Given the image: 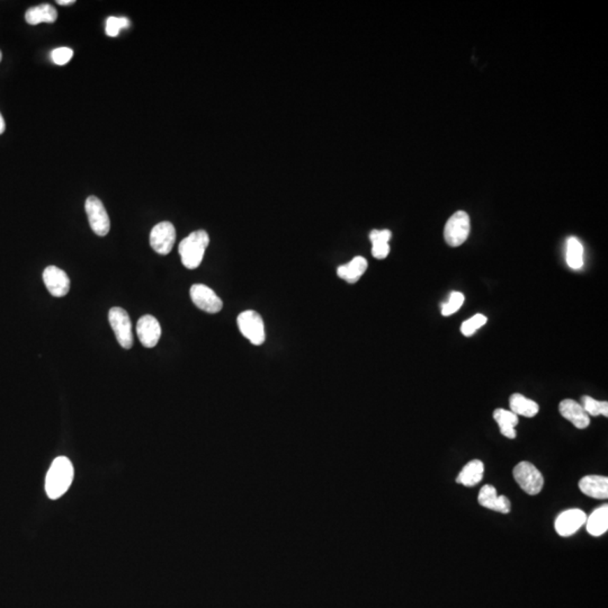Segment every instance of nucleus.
Listing matches in <instances>:
<instances>
[{"label":"nucleus","instance_id":"ddd939ff","mask_svg":"<svg viewBox=\"0 0 608 608\" xmlns=\"http://www.w3.org/2000/svg\"><path fill=\"white\" fill-rule=\"evenodd\" d=\"M479 504L488 509L495 510L501 514H508L512 508L509 499L505 495H498L495 486L486 484L482 486L479 493Z\"/></svg>","mask_w":608,"mask_h":608},{"label":"nucleus","instance_id":"20e7f679","mask_svg":"<svg viewBox=\"0 0 608 608\" xmlns=\"http://www.w3.org/2000/svg\"><path fill=\"white\" fill-rule=\"evenodd\" d=\"M470 229H471V224L468 213L464 211L455 212L446 222L445 229H444L446 243L451 247L461 246L469 237Z\"/></svg>","mask_w":608,"mask_h":608},{"label":"nucleus","instance_id":"f3484780","mask_svg":"<svg viewBox=\"0 0 608 608\" xmlns=\"http://www.w3.org/2000/svg\"><path fill=\"white\" fill-rule=\"evenodd\" d=\"M484 464L480 460H473L464 466L456 482L464 486H475L484 479Z\"/></svg>","mask_w":608,"mask_h":608},{"label":"nucleus","instance_id":"f03ea898","mask_svg":"<svg viewBox=\"0 0 608 608\" xmlns=\"http://www.w3.org/2000/svg\"><path fill=\"white\" fill-rule=\"evenodd\" d=\"M209 243V235L204 230L191 232L189 237L182 239L178 247L182 265L189 270L200 266Z\"/></svg>","mask_w":608,"mask_h":608},{"label":"nucleus","instance_id":"4be33fe9","mask_svg":"<svg viewBox=\"0 0 608 608\" xmlns=\"http://www.w3.org/2000/svg\"><path fill=\"white\" fill-rule=\"evenodd\" d=\"M390 230H373L370 233V240L372 243V255L377 259H384L390 254L389 241L391 239Z\"/></svg>","mask_w":608,"mask_h":608},{"label":"nucleus","instance_id":"6e6552de","mask_svg":"<svg viewBox=\"0 0 608 608\" xmlns=\"http://www.w3.org/2000/svg\"><path fill=\"white\" fill-rule=\"evenodd\" d=\"M176 241V229L174 224L164 221L154 226L150 233V245L159 255H168Z\"/></svg>","mask_w":608,"mask_h":608},{"label":"nucleus","instance_id":"a211bd4d","mask_svg":"<svg viewBox=\"0 0 608 608\" xmlns=\"http://www.w3.org/2000/svg\"><path fill=\"white\" fill-rule=\"evenodd\" d=\"M493 419L498 424L501 434L505 437L514 440L516 438V426L519 425V416L514 412L505 409H495L493 412Z\"/></svg>","mask_w":608,"mask_h":608},{"label":"nucleus","instance_id":"39448f33","mask_svg":"<svg viewBox=\"0 0 608 608\" xmlns=\"http://www.w3.org/2000/svg\"><path fill=\"white\" fill-rule=\"evenodd\" d=\"M108 321L119 344L125 349H130L133 346V333L129 313L122 307H112L108 312Z\"/></svg>","mask_w":608,"mask_h":608},{"label":"nucleus","instance_id":"0eeeda50","mask_svg":"<svg viewBox=\"0 0 608 608\" xmlns=\"http://www.w3.org/2000/svg\"><path fill=\"white\" fill-rule=\"evenodd\" d=\"M85 210L87 213L90 228L96 235L99 237L108 235L110 228V217L99 197H88L85 203Z\"/></svg>","mask_w":608,"mask_h":608},{"label":"nucleus","instance_id":"4468645a","mask_svg":"<svg viewBox=\"0 0 608 608\" xmlns=\"http://www.w3.org/2000/svg\"><path fill=\"white\" fill-rule=\"evenodd\" d=\"M560 414L562 417L569 420L578 429L587 428L591 424V418L580 403L574 400L565 399L559 405Z\"/></svg>","mask_w":608,"mask_h":608},{"label":"nucleus","instance_id":"f8f14e48","mask_svg":"<svg viewBox=\"0 0 608 608\" xmlns=\"http://www.w3.org/2000/svg\"><path fill=\"white\" fill-rule=\"evenodd\" d=\"M136 333H138L140 342L145 347H154L161 337V327H160L159 321L150 314L141 317L136 324Z\"/></svg>","mask_w":608,"mask_h":608},{"label":"nucleus","instance_id":"a878e982","mask_svg":"<svg viewBox=\"0 0 608 608\" xmlns=\"http://www.w3.org/2000/svg\"><path fill=\"white\" fill-rule=\"evenodd\" d=\"M131 22L126 17H114L110 16L106 20V35L110 38H115L120 34L121 29L130 27Z\"/></svg>","mask_w":608,"mask_h":608},{"label":"nucleus","instance_id":"9d476101","mask_svg":"<svg viewBox=\"0 0 608 608\" xmlns=\"http://www.w3.org/2000/svg\"><path fill=\"white\" fill-rule=\"evenodd\" d=\"M587 521V515L581 509H569L560 514L556 519V533L563 537L574 535Z\"/></svg>","mask_w":608,"mask_h":608},{"label":"nucleus","instance_id":"7ed1b4c3","mask_svg":"<svg viewBox=\"0 0 608 608\" xmlns=\"http://www.w3.org/2000/svg\"><path fill=\"white\" fill-rule=\"evenodd\" d=\"M514 478L527 495H539L543 489L544 479L535 465L530 462H521L514 468Z\"/></svg>","mask_w":608,"mask_h":608},{"label":"nucleus","instance_id":"9b49d317","mask_svg":"<svg viewBox=\"0 0 608 608\" xmlns=\"http://www.w3.org/2000/svg\"><path fill=\"white\" fill-rule=\"evenodd\" d=\"M43 281L50 294L55 298H62L69 293V276L59 267L48 266L43 272Z\"/></svg>","mask_w":608,"mask_h":608},{"label":"nucleus","instance_id":"f257e3e1","mask_svg":"<svg viewBox=\"0 0 608 608\" xmlns=\"http://www.w3.org/2000/svg\"><path fill=\"white\" fill-rule=\"evenodd\" d=\"M73 479V466L69 458L59 456L53 461L45 478V491L50 499H58L67 493Z\"/></svg>","mask_w":608,"mask_h":608},{"label":"nucleus","instance_id":"bb28decb","mask_svg":"<svg viewBox=\"0 0 608 608\" xmlns=\"http://www.w3.org/2000/svg\"><path fill=\"white\" fill-rule=\"evenodd\" d=\"M464 303V296L461 292H452L449 296V301L444 304L442 307V314L449 317L454 314Z\"/></svg>","mask_w":608,"mask_h":608},{"label":"nucleus","instance_id":"c756f323","mask_svg":"<svg viewBox=\"0 0 608 608\" xmlns=\"http://www.w3.org/2000/svg\"><path fill=\"white\" fill-rule=\"evenodd\" d=\"M57 3H58L59 5H62V6H68V5L75 3V0H58Z\"/></svg>","mask_w":608,"mask_h":608},{"label":"nucleus","instance_id":"aec40b11","mask_svg":"<svg viewBox=\"0 0 608 608\" xmlns=\"http://www.w3.org/2000/svg\"><path fill=\"white\" fill-rule=\"evenodd\" d=\"M588 533L593 536H600L608 530V506H602L594 510L586 521Z\"/></svg>","mask_w":608,"mask_h":608},{"label":"nucleus","instance_id":"b1692460","mask_svg":"<svg viewBox=\"0 0 608 608\" xmlns=\"http://www.w3.org/2000/svg\"><path fill=\"white\" fill-rule=\"evenodd\" d=\"M582 403V408L585 409V412H587L588 416H605V417H608V403L607 401H598V400H595L594 398L588 397V396H584L581 398Z\"/></svg>","mask_w":608,"mask_h":608},{"label":"nucleus","instance_id":"5701e85b","mask_svg":"<svg viewBox=\"0 0 608 608\" xmlns=\"http://www.w3.org/2000/svg\"><path fill=\"white\" fill-rule=\"evenodd\" d=\"M567 263L572 270H580L584 266V247L576 237L567 240Z\"/></svg>","mask_w":608,"mask_h":608},{"label":"nucleus","instance_id":"412c9836","mask_svg":"<svg viewBox=\"0 0 608 608\" xmlns=\"http://www.w3.org/2000/svg\"><path fill=\"white\" fill-rule=\"evenodd\" d=\"M58 18V13L55 7L49 3H43L40 6L32 7L25 14V20L29 25H38L40 23H55Z\"/></svg>","mask_w":608,"mask_h":608},{"label":"nucleus","instance_id":"6ab92c4d","mask_svg":"<svg viewBox=\"0 0 608 608\" xmlns=\"http://www.w3.org/2000/svg\"><path fill=\"white\" fill-rule=\"evenodd\" d=\"M510 412L517 416L532 418L539 414L540 407L533 400L527 399L523 394L514 393L509 399Z\"/></svg>","mask_w":608,"mask_h":608},{"label":"nucleus","instance_id":"2eb2a0df","mask_svg":"<svg viewBox=\"0 0 608 608\" xmlns=\"http://www.w3.org/2000/svg\"><path fill=\"white\" fill-rule=\"evenodd\" d=\"M579 488L582 493L595 499L608 498V479L602 475H587L580 480Z\"/></svg>","mask_w":608,"mask_h":608},{"label":"nucleus","instance_id":"cd10ccee","mask_svg":"<svg viewBox=\"0 0 608 608\" xmlns=\"http://www.w3.org/2000/svg\"><path fill=\"white\" fill-rule=\"evenodd\" d=\"M73 55V51L69 48H58V49L53 50L52 53H51V59L55 64L64 66L71 60Z\"/></svg>","mask_w":608,"mask_h":608},{"label":"nucleus","instance_id":"393cba45","mask_svg":"<svg viewBox=\"0 0 608 608\" xmlns=\"http://www.w3.org/2000/svg\"><path fill=\"white\" fill-rule=\"evenodd\" d=\"M488 321V319H486V316L484 314H481V313H478V314H475L472 318H470L469 320H465V321L462 324L461 326V331L463 333L464 336L470 337L475 335L477 333V331H479L481 327H484V324Z\"/></svg>","mask_w":608,"mask_h":608},{"label":"nucleus","instance_id":"423d86ee","mask_svg":"<svg viewBox=\"0 0 608 608\" xmlns=\"http://www.w3.org/2000/svg\"><path fill=\"white\" fill-rule=\"evenodd\" d=\"M237 322L240 333L252 345L259 346L265 342V324L259 313L252 310L245 311L239 314Z\"/></svg>","mask_w":608,"mask_h":608},{"label":"nucleus","instance_id":"c85d7f7f","mask_svg":"<svg viewBox=\"0 0 608 608\" xmlns=\"http://www.w3.org/2000/svg\"><path fill=\"white\" fill-rule=\"evenodd\" d=\"M5 129H6V124H5V120H3V115L0 113V134H3L5 132Z\"/></svg>","mask_w":608,"mask_h":608},{"label":"nucleus","instance_id":"dca6fc26","mask_svg":"<svg viewBox=\"0 0 608 608\" xmlns=\"http://www.w3.org/2000/svg\"><path fill=\"white\" fill-rule=\"evenodd\" d=\"M368 261L362 256H357L349 263L339 266L337 274L347 283L354 284L359 281V278L368 270Z\"/></svg>","mask_w":608,"mask_h":608},{"label":"nucleus","instance_id":"1a4fd4ad","mask_svg":"<svg viewBox=\"0 0 608 608\" xmlns=\"http://www.w3.org/2000/svg\"><path fill=\"white\" fill-rule=\"evenodd\" d=\"M191 298L193 303L204 312L217 313L222 310V300L204 284H194L191 287Z\"/></svg>","mask_w":608,"mask_h":608},{"label":"nucleus","instance_id":"7c9ffc66","mask_svg":"<svg viewBox=\"0 0 608 608\" xmlns=\"http://www.w3.org/2000/svg\"><path fill=\"white\" fill-rule=\"evenodd\" d=\"M0 60H1V52H0Z\"/></svg>","mask_w":608,"mask_h":608}]
</instances>
